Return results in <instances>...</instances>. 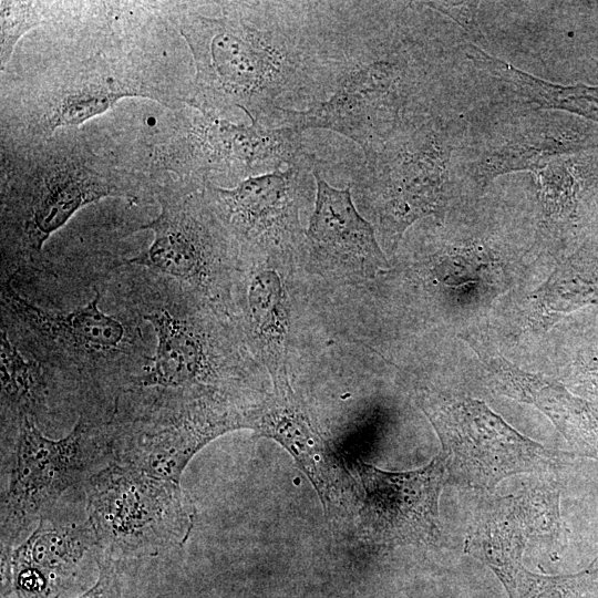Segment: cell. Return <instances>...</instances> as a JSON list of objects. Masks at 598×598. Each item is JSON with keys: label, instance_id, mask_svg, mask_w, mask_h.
<instances>
[{"label": "cell", "instance_id": "obj_1", "mask_svg": "<svg viewBox=\"0 0 598 598\" xmlns=\"http://www.w3.org/2000/svg\"><path fill=\"white\" fill-rule=\"evenodd\" d=\"M173 1H61L49 50L1 72L0 136L27 141L80 127L125 97L177 110L194 72Z\"/></svg>", "mask_w": 598, "mask_h": 598}, {"label": "cell", "instance_id": "obj_2", "mask_svg": "<svg viewBox=\"0 0 598 598\" xmlns=\"http://www.w3.org/2000/svg\"><path fill=\"white\" fill-rule=\"evenodd\" d=\"M194 78L186 104L234 109L268 127L326 101L339 55V1H174Z\"/></svg>", "mask_w": 598, "mask_h": 598}, {"label": "cell", "instance_id": "obj_3", "mask_svg": "<svg viewBox=\"0 0 598 598\" xmlns=\"http://www.w3.org/2000/svg\"><path fill=\"white\" fill-rule=\"evenodd\" d=\"M410 2L340 1L339 63L330 96L287 125L322 128L372 153L403 127L435 113L436 58Z\"/></svg>", "mask_w": 598, "mask_h": 598}, {"label": "cell", "instance_id": "obj_4", "mask_svg": "<svg viewBox=\"0 0 598 598\" xmlns=\"http://www.w3.org/2000/svg\"><path fill=\"white\" fill-rule=\"evenodd\" d=\"M83 125L50 136L0 138L2 274L43 264V246L84 206L105 197L153 199V182L126 167Z\"/></svg>", "mask_w": 598, "mask_h": 598}, {"label": "cell", "instance_id": "obj_5", "mask_svg": "<svg viewBox=\"0 0 598 598\" xmlns=\"http://www.w3.org/2000/svg\"><path fill=\"white\" fill-rule=\"evenodd\" d=\"M148 128L128 141L131 146L116 150L127 167L150 178L229 188L315 156L305 132L295 126L235 123L186 103Z\"/></svg>", "mask_w": 598, "mask_h": 598}, {"label": "cell", "instance_id": "obj_6", "mask_svg": "<svg viewBox=\"0 0 598 598\" xmlns=\"http://www.w3.org/2000/svg\"><path fill=\"white\" fill-rule=\"evenodd\" d=\"M453 151L452 126L433 113L403 127L351 167L354 203L390 252L413 224L444 210Z\"/></svg>", "mask_w": 598, "mask_h": 598}, {"label": "cell", "instance_id": "obj_7", "mask_svg": "<svg viewBox=\"0 0 598 598\" xmlns=\"http://www.w3.org/2000/svg\"><path fill=\"white\" fill-rule=\"evenodd\" d=\"M12 275L1 277L2 326L11 327L34 360L44 367L102 379L117 374L125 388L147 363L143 332L128 316L109 315L100 292L71 311L45 310L22 297Z\"/></svg>", "mask_w": 598, "mask_h": 598}, {"label": "cell", "instance_id": "obj_8", "mask_svg": "<svg viewBox=\"0 0 598 598\" xmlns=\"http://www.w3.org/2000/svg\"><path fill=\"white\" fill-rule=\"evenodd\" d=\"M151 179L159 212L132 231L151 230L153 240L142 252L115 267L136 266L166 277L218 307L228 293L227 270L239 254L209 203L205 186L169 176Z\"/></svg>", "mask_w": 598, "mask_h": 598}, {"label": "cell", "instance_id": "obj_9", "mask_svg": "<svg viewBox=\"0 0 598 598\" xmlns=\"http://www.w3.org/2000/svg\"><path fill=\"white\" fill-rule=\"evenodd\" d=\"M86 512L97 546L117 560L184 545L196 515L179 483L117 463L89 478Z\"/></svg>", "mask_w": 598, "mask_h": 598}, {"label": "cell", "instance_id": "obj_10", "mask_svg": "<svg viewBox=\"0 0 598 598\" xmlns=\"http://www.w3.org/2000/svg\"><path fill=\"white\" fill-rule=\"evenodd\" d=\"M155 280L136 299L138 317L155 332V352L126 391L223 393L218 386L223 359L204 317L207 313L204 307L210 305L166 277L155 275Z\"/></svg>", "mask_w": 598, "mask_h": 598}, {"label": "cell", "instance_id": "obj_11", "mask_svg": "<svg viewBox=\"0 0 598 598\" xmlns=\"http://www.w3.org/2000/svg\"><path fill=\"white\" fill-rule=\"evenodd\" d=\"M421 409L441 441L447 480L460 486L488 491L508 476L548 471L558 463L483 401L430 395Z\"/></svg>", "mask_w": 598, "mask_h": 598}, {"label": "cell", "instance_id": "obj_12", "mask_svg": "<svg viewBox=\"0 0 598 598\" xmlns=\"http://www.w3.org/2000/svg\"><path fill=\"white\" fill-rule=\"evenodd\" d=\"M144 401L131 423L116 425L110 442L118 463L151 476L181 482L194 455L212 440L247 429V411L224 393L172 394Z\"/></svg>", "mask_w": 598, "mask_h": 598}, {"label": "cell", "instance_id": "obj_13", "mask_svg": "<svg viewBox=\"0 0 598 598\" xmlns=\"http://www.w3.org/2000/svg\"><path fill=\"white\" fill-rule=\"evenodd\" d=\"M313 158L205 192L239 255L285 256L306 243L300 210L316 192Z\"/></svg>", "mask_w": 598, "mask_h": 598}, {"label": "cell", "instance_id": "obj_14", "mask_svg": "<svg viewBox=\"0 0 598 598\" xmlns=\"http://www.w3.org/2000/svg\"><path fill=\"white\" fill-rule=\"evenodd\" d=\"M13 423V461L1 496V549L12 548L41 513L82 477L93 451V424L84 416L56 440L45 436L29 417Z\"/></svg>", "mask_w": 598, "mask_h": 598}, {"label": "cell", "instance_id": "obj_15", "mask_svg": "<svg viewBox=\"0 0 598 598\" xmlns=\"http://www.w3.org/2000/svg\"><path fill=\"white\" fill-rule=\"evenodd\" d=\"M363 497V535L378 546L422 545L440 539L439 497L447 481L442 454L409 472H388L358 463Z\"/></svg>", "mask_w": 598, "mask_h": 598}, {"label": "cell", "instance_id": "obj_16", "mask_svg": "<svg viewBox=\"0 0 598 598\" xmlns=\"http://www.w3.org/2000/svg\"><path fill=\"white\" fill-rule=\"evenodd\" d=\"M93 546L89 522L53 525L41 518L22 543L1 549V598H63Z\"/></svg>", "mask_w": 598, "mask_h": 598}, {"label": "cell", "instance_id": "obj_17", "mask_svg": "<svg viewBox=\"0 0 598 598\" xmlns=\"http://www.w3.org/2000/svg\"><path fill=\"white\" fill-rule=\"evenodd\" d=\"M315 207L305 230L306 247L319 262L364 277L386 269L388 258L372 223L358 210L352 186H331L322 175L321 164L313 168Z\"/></svg>", "mask_w": 598, "mask_h": 598}, {"label": "cell", "instance_id": "obj_18", "mask_svg": "<svg viewBox=\"0 0 598 598\" xmlns=\"http://www.w3.org/2000/svg\"><path fill=\"white\" fill-rule=\"evenodd\" d=\"M584 146L582 134L563 116L549 112L522 118L491 140L468 166V177L484 188L501 175L546 166Z\"/></svg>", "mask_w": 598, "mask_h": 598}, {"label": "cell", "instance_id": "obj_19", "mask_svg": "<svg viewBox=\"0 0 598 598\" xmlns=\"http://www.w3.org/2000/svg\"><path fill=\"white\" fill-rule=\"evenodd\" d=\"M247 429L281 444L299 463L328 507L337 489L338 467L289 381L274 384L271 396L248 410Z\"/></svg>", "mask_w": 598, "mask_h": 598}, {"label": "cell", "instance_id": "obj_20", "mask_svg": "<svg viewBox=\"0 0 598 598\" xmlns=\"http://www.w3.org/2000/svg\"><path fill=\"white\" fill-rule=\"evenodd\" d=\"M499 393L545 413L574 450L598 461V413L557 383L524 372L501 357L481 355Z\"/></svg>", "mask_w": 598, "mask_h": 598}, {"label": "cell", "instance_id": "obj_21", "mask_svg": "<svg viewBox=\"0 0 598 598\" xmlns=\"http://www.w3.org/2000/svg\"><path fill=\"white\" fill-rule=\"evenodd\" d=\"M246 306L248 334L272 383L287 381L289 308L285 287L275 269L262 268L252 275Z\"/></svg>", "mask_w": 598, "mask_h": 598}, {"label": "cell", "instance_id": "obj_22", "mask_svg": "<svg viewBox=\"0 0 598 598\" xmlns=\"http://www.w3.org/2000/svg\"><path fill=\"white\" fill-rule=\"evenodd\" d=\"M465 53L515 100L540 110L565 111L598 122V86L560 85L538 79L474 44H468Z\"/></svg>", "mask_w": 598, "mask_h": 598}, {"label": "cell", "instance_id": "obj_23", "mask_svg": "<svg viewBox=\"0 0 598 598\" xmlns=\"http://www.w3.org/2000/svg\"><path fill=\"white\" fill-rule=\"evenodd\" d=\"M48 369L27 360L1 326V406L2 415L12 421L29 417L37 421L47 406L49 394Z\"/></svg>", "mask_w": 598, "mask_h": 598}, {"label": "cell", "instance_id": "obj_24", "mask_svg": "<svg viewBox=\"0 0 598 598\" xmlns=\"http://www.w3.org/2000/svg\"><path fill=\"white\" fill-rule=\"evenodd\" d=\"M60 8V1H9L0 2V69L8 66L20 39L38 27L51 23Z\"/></svg>", "mask_w": 598, "mask_h": 598}, {"label": "cell", "instance_id": "obj_25", "mask_svg": "<svg viewBox=\"0 0 598 598\" xmlns=\"http://www.w3.org/2000/svg\"><path fill=\"white\" fill-rule=\"evenodd\" d=\"M545 220L557 221L571 210L575 199V179L559 158L533 173Z\"/></svg>", "mask_w": 598, "mask_h": 598}, {"label": "cell", "instance_id": "obj_26", "mask_svg": "<svg viewBox=\"0 0 598 598\" xmlns=\"http://www.w3.org/2000/svg\"><path fill=\"white\" fill-rule=\"evenodd\" d=\"M587 571L565 576L534 574L522 564L504 585L509 598H577Z\"/></svg>", "mask_w": 598, "mask_h": 598}, {"label": "cell", "instance_id": "obj_27", "mask_svg": "<svg viewBox=\"0 0 598 598\" xmlns=\"http://www.w3.org/2000/svg\"><path fill=\"white\" fill-rule=\"evenodd\" d=\"M118 560L103 554L97 560L94 584L75 598H125Z\"/></svg>", "mask_w": 598, "mask_h": 598}, {"label": "cell", "instance_id": "obj_28", "mask_svg": "<svg viewBox=\"0 0 598 598\" xmlns=\"http://www.w3.org/2000/svg\"><path fill=\"white\" fill-rule=\"evenodd\" d=\"M423 7L437 11L458 23L471 38L482 41L483 33L477 20L480 2L476 1H423Z\"/></svg>", "mask_w": 598, "mask_h": 598}]
</instances>
